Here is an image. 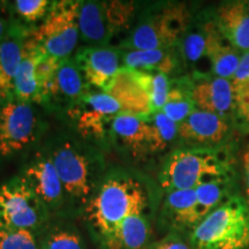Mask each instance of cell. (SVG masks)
I'll return each mask as SVG.
<instances>
[{"label": "cell", "mask_w": 249, "mask_h": 249, "mask_svg": "<svg viewBox=\"0 0 249 249\" xmlns=\"http://www.w3.org/2000/svg\"><path fill=\"white\" fill-rule=\"evenodd\" d=\"M154 214L139 213L127 217L97 247L99 249H145L150 244L151 217Z\"/></svg>", "instance_id": "603a6c76"}, {"label": "cell", "mask_w": 249, "mask_h": 249, "mask_svg": "<svg viewBox=\"0 0 249 249\" xmlns=\"http://www.w3.org/2000/svg\"><path fill=\"white\" fill-rule=\"evenodd\" d=\"M12 99H13V98H12L11 96H8L7 93L0 90V112H1V110L4 108L5 105L7 104L9 101H12Z\"/></svg>", "instance_id": "d590c367"}, {"label": "cell", "mask_w": 249, "mask_h": 249, "mask_svg": "<svg viewBox=\"0 0 249 249\" xmlns=\"http://www.w3.org/2000/svg\"><path fill=\"white\" fill-rule=\"evenodd\" d=\"M107 93L119 103L124 113L138 117L152 114L150 96L145 87L143 71L121 68Z\"/></svg>", "instance_id": "ac0fdd59"}, {"label": "cell", "mask_w": 249, "mask_h": 249, "mask_svg": "<svg viewBox=\"0 0 249 249\" xmlns=\"http://www.w3.org/2000/svg\"><path fill=\"white\" fill-rule=\"evenodd\" d=\"M38 240L39 249H87L85 239L71 224L50 223Z\"/></svg>", "instance_id": "f1b7e54d"}, {"label": "cell", "mask_w": 249, "mask_h": 249, "mask_svg": "<svg viewBox=\"0 0 249 249\" xmlns=\"http://www.w3.org/2000/svg\"><path fill=\"white\" fill-rule=\"evenodd\" d=\"M213 22L211 9L195 14L191 26L177 45L185 75L193 80L213 76L209 58V36Z\"/></svg>", "instance_id": "8fae6325"}, {"label": "cell", "mask_w": 249, "mask_h": 249, "mask_svg": "<svg viewBox=\"0 0 249 249\" xmlns=\"http://www.w3.org/2000/svg\"><path fill=\"white\" fill-rule=\"evenodd\" d=\"M80 40L89 46H113L110 26L103 1L86 0L80 2Z\"/></svg>", "instance_id": "cb8c5ba5"}, {"label": "cell", "mask_w": 249, "mask_h": 249, "mask_svg": "<svg viewBox=\"0 0 249 249\" xmlns=\"http://www.w3.org/2000/svg\"><path fill=\"white\" fill-rule=\"evenodd\" d=\"M53 1L50 0H15L6 2V9L12 22L28 29H35L44 21Z\"/></svg>", "instance_id": "83f0119b"}, {"label": "cell", "mask_w": 249, "mask_h": 249, "mask_svg": "<svg viewBox=\"0 0 249 249\" xmlns=\"http://www.w3.org/2000/svg\"><path fill=\"white\" fill-rule=\"evenodd\" d=\"M198 223L195 189L174 191L165 194L158 214L160 229L166 230L167 233L176 232L188 236Z\"/></svg>", "instance_id": "2e32d148"}, {"label": "cell", "mask_w": 249, "mask_h": 249, "mask_svg": "<svg viewBox=\"0 0 249 249\" xmlns=\"http://www.w3.org/2000/svg\"><path fill=\"white\" fill-rule=\"evenodd\" d=\"M9 24H11V20H9L7 11H0V43L7 36Z\"/></svg>", "instance_id": "e575fe53"}, {"label": "cell", "mask_w": 249, "mask_h": 249, "mask_svg": "<svg viewBox=\"0 0 249 249\" xmlns=\"http://www.w3.org/2000/svg\"><path fill=\"white\" fill-rule=\"evenodd\" d=\"M73 59L90 90L107 92L123 68L121 50L114 46L83 45Z\"/></svg>", "instance_id": "4fadbf2b"}, {"label": "cell", "mask_w": 249, "mask_h": 249, "mask_svg": "<svg viewBox=\"0 0 249 249\" xmlns=\"http://www.w3.org/2000/svg\"><path fill=\"white\" fill-rule=\"evenodd\" d=\"M43 53L44 52L40 51L30 35L24 46L23 58L14 77L13 95L17 101L33 105L42 104L43 92L37 79L36 68Z\"/></svg>", "instance_id": "7402d4cb"}, {"label": "cell", "mask_w": 249, "mask_h": 249, "mask_svg": "<svg viewBox=\"0 0 249 249\" xmlns=\"http://www.w3.org/2000/svg\"><path fill=\"white\" fill-rule=\"evenodd\" d=\"M231 85L234 99V124L249 130V52L242 53Z\"/></svg>", "instance_id": "4316f807"}, {"label": "cell", "mask_w": 249, "mask_h": 249, "mask_svg": "<svg viewBox=\"0 0 249 249\" xmlns=\"http://www.w3.org/2000/svg\"><path fill=\"white\" fill-rule=\"evenodd\" d=\"M219 33L241 53L249 52V1H226L211 9Z\"/></svg>", "instance_id": "d6986e66"}, {"label": "cell", "mask_w": 249, "mask_h": 249, "mask_svg": "<svg viewBox=\"0 0 249 249\" xmlns=\"http://www.w3.org/2000/svg\"><path fill=\"white\" fill-rule=\"evenodd\" d=\"M144 73V82L150 96L152 114L161 111L169 97L172 77L163 73Z\"/></svg>", "instance_id": "4dcf8cb0"}, {"label": "cell", "mask_w": 249, "mask_h": 249, "mask_svg": "<svg viewBox=\"0 0 249 249\" xmlns=\"http://www.w3.org/2000/svg\"><path fill=\"white\" fill-rule=\"evenodd\" d=\"M194 13L185 2H154L140 8L138 18L118 49L124 51L171 49L178 45Z\"/></svg>", "instance_id": "277c9868"}, {"label": "cell", "mask_w": 249, "mask_h": 249, "mask_svg": "<svg viewBox=\"0 0 249 249\" xmlns=\"http://www.w3.org/2000/svg\"><path fill=\"white\" fill-rule=\"evenodd\" d=\"M241 176L242 185H244V196L246 203L249 207V142L245 145L241 152Z\"/></svg>", "instance_id": "836d02e7"}, {"label": "cell", "mask_w": 249, "mask_h": 249, "mask_svg": "<svg viewBox=\"0 0 249 249\" xmlns=\"http://www.w3.org/2000/svg\"><path fill=\"white\" fill-rule=\"evenodd\" d=\"M88 91L89 87L73 57L65 59L59 65L40 107L61 118Z\"/></svg>", "instance_id": "9a60e30c"}, {"label": "cell", "mask_w": 249, "mask_h": 249, "mask_svg": "<svg viewBox=\"0 0 249 249\" xmlns=\"http://www.w3.org/2000/svg\"><path fill=\"white\" fill-rule=\"evenodd\" d=\"M123 112L107 92L90 90L62 116L71 132L102 151L111 149L112 124Z\"/></svg>", "instance_id": "8992f818"}, {"label": "cell", "mask_w": 249, "mask_h": 249, "mask_svg": "<svg viewBox=\"0 0 249 249\" xmlns=\"http://www.w3.org/2000/svg\"><path fill=\"white\" fill-rule=\"evenodd\" d=\"M79 0L53 1L49 14L35 28L31 38L49 57L65 60L71 58L80 42Z\"/></svg>", "instance_id": "ba28073f"}, {"label": "cell", "mask_w": 249, "mask_h": 249, "mask_svg": "<svg viewBox=\"0 0 249 249\" xmlns=\"http://www.w3.org/2000/svg\"><path fill=\"white\" fill-rule=\"evenodd\" d=\"M192 86L191 76L172 77L169 97L160 112L178 124L185 121L189 114L196 110L192 98Z\"/></svg>", "instance_id": "484cf974"}, {"label": "cell", "mask_w": 249, "mask_h": 249, "mask_svg": "<svg viewBox=\"0 0 249 249\" xmlns=\"http://www.w3.org/2000/svg\"><path fill=\"white\" fill-rule=\"evenodd\" d=\"M147 119L154 130L156 155L166 152L178 140L179 124L169 119L160 111L148 116Z\"/></svg>", "instance_id": "f546056e"}, {"label": "cell", "mask_w": 249, "mask_h": 249, "mask_svg": "<svg viewBox=\"0 0 249 249\" xmlns=\"http://www.w3.org/2000/svg\"><path fill=\"white\" fill-rule=\"evenodd\" d=\"M233 124L231 120L196 108L179 124L177 147L218 148L229 144Z\"/></svg>", "instance_id": "5bb4252c"}, {"label": "cell", "mask_w": 249, "mask_h": 249, "mask_svg": "<svg viewBox=\"0 0 249 249\" xmlns=\"http://www.w3.org/2000/svg\"><path fill=\"white\" fill-rule=\"evenodd\" d=\"M161 193L157 181L135 167H108L82 213L93 242L98 246L134 213H156Z\"/></svg>", "instance_id": "6da1fadb"}, {"label": "cell", "mask_w": 249, "mask_h": 249, "mask_svg": "<svg viewBox=\"0 0 249 249\" xmlns=\"http://www.w3.org/2000/svg\"><path fill=\"white\" fill-rule=\"evenodd\" d=\"M241 57V52L227 42L213 21L209 36V58L213 67V75L231 80L238 70Z\"/></svg>", "instance_id": "d4e9b609"}, {"label": "cell", "mask_w": 249, "mask_h": 249, "mask_svg": "<svg viewBox=\"0 0 249 249\" xmlns=\"http://www.w3.org/2000/svg\"><path fill=\"white\" fill-rule=\"evenodd\" d=\"M123 68L145 71V73H163L171 77L185 75L181 57L178 46L160 50H121Z\"/></svg>", "instance_id": "ffe728a7"}, {"label": "cell", "mask_w": 249, "mask_h": 249, "mask_svg": "<svg viewBox=\"0 0 249 249\" xmlns=\"http://www.w3.org/2000/svg\"><path fill=\"white\" fill-rule=\"evenodd\" d=\"M236 178L232 143L218 148L176 147L164 157L157 182L164 194Z\"/></svg>", "instance_id": "3957f363"}, {"label": "cell", "mask_w": 249, "mask_h": 249, "mask_svg": "<svg viewBox=\"0 0 249 249\" xmlns=\"http://www.w3.org/2000/svg\"><path fill=\"white\" fill-rule=\"evenodd\" d=\"M145 249H194L188 236L185 238L183 234L176 232H169L160 240L150 242Z\"/></svg>", "instance_id": "d6a6232c"}, {"label": "cell", "mask_w": 249, "mask_h": 249, "mask_svg": "<svg viewBox=\"0 0 249 249\" xmlns=\"http://www.w3.org/2000/svg\"><path fill=\"white\" fill-rule=\"evenodd\" d=\"M111 148L130 164L143 163L156 155L154 130L147 117L121 112L112 124Z\"/></svg>", "instance_id": "30bf717a"}, {"label": "cell", "mask_w": 249, "mask_h": 249, "mask_svg": "<svg viewBox=\"0 0 249 249\" xmlns=\"http://www.w3.org/2000/svg\"><path fill=\"white\" fill-rule=\"evenodd\" d=\"M0 158H1V157H0Z\"/></svg>", "instance_id": "8d00e7d4"}, {"label": "cell", "mask_w": 249, "mask_h": 249, "mask_svg": "<svg viewBox=\"0 0 249 249\" xmlns=\"http://www.w3.org/2000/svg\"><path fill=\"white\" fill-rule=\"evenodd\" d=\"M51 218L20 173L0 185V229L29 230L39 236L50 225Z\"/></svg>", "instance_id": "52a82bcc"}, {"label": "cell", "mask_w": 249, "mask_h": 249, "mask_svg": "<svg viewBox=\"0 0 249 249\" xmlns=\"http://www.w3.org/2000/svg\"><path fill=\"white\" fill-rule=\"evenodd\" d=\"M38 238L29 230L0 229V249H39Z\"/></svg>", "instance_id": "1f68e13d"}, {"label": "cell", "mask_w": 249, "mask_h": 249, "mask_svg": "<svg viewBox=\"0 0 249 249\" xmlns=\"http://www.w3.org/2000/svg\"><path fill=\"white\" fill-rule=\"evenodd\" d=\"M192 98L197 110L209 112L234 123V99L231 80L217 76L193 80Z\"/></svg>", "instance_id": "e0dca14e"}, {"label": "cell", "mask_w": 249, "mask_h": 249, "mask_svg": "<svg viewBox=\"0 0 249 249\" xmlns=\"http://www.w3.org/2000/svg\"><path fill=\"white\" fill-rule=\"evenodd\" d=\"M43 133L44 124L34 105L12 99L0 112V157H13L27 151Z\"/></svg>", "instance_id": "9c48e42d"}, {"label": "cell", "mask_w": 249, "mask_h": 249, "mask_svg": "<svg viewBox=\"0 0 249 249\" xmlns=\"http://www.w3.org/2000/svg\"><path fill=\"white\" fill-rule=\"evenodd\" d=\"M194 249H248L249 207L236 194L202 219L188 234Z\"/></svg>", "instance_id": "5b68a950"}, {"label": "cell", "mask_w": 249, "mask_h": 249, "mask_svg": "<svg viewBox=\"0 0 249 249\" xmlns=\"http://www.w3.org/2000/svg\"><path fill=\"white\" fill-rule=\"evenodd\" d=\"M42 149L53 163L64 186L66 217L82 214L107 171L104 151L71 130L52 135Z\"/></svg>", "instance_id": "7a4b0ae2"}, {"label": "cell", "mask_w": 249, "mask_h": 249, "mask_svg": "<svg viewBox=\"0 0 249 249\" xmlns=\"http://www.w3.org/2000/svg\"><path fill=\"white\" fill-rule=\"evenodd\" d=\"M18 173L27 180L51 216H66L64 186L53 163L42 148L23 165Z\"/></svg>", "instance_id": "7c38bea8"}, {"label": "cell", "mask_w": 249, "mask_h": 249, "mask_svg": "<svg viewBox=\"0 0 249 249\" xmlns=\"http://www.w3.org/2000/svg\"><path fill=\"white\" fill-rule=\"evenodd\" d=\"M34 29L9 24L7 36L0 43V90L14 99L13 82L24 54V46Z\"/></svg>", "instance_id": "44dd1931"}]
</instances>
